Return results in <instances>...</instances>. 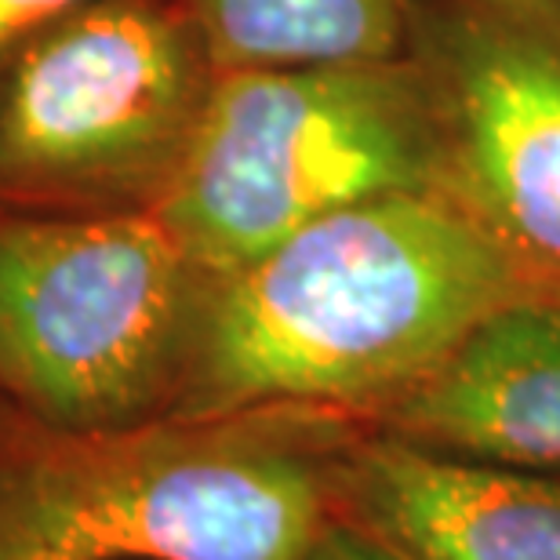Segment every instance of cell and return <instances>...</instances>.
<instances>
[{"label": "cell", "mask_w": 560, "mask_h": 560, "mask_svg": "<svg viewBox=\"0 0 560 560\" xmlns=\"http://www.w3.org/2000/svg\"><path fill=\"white\" fill-rule=\"evenodd\" d=\"M532 291L557 288L444 189L331 211L211 273L175 416L310 405L372 422Z\"/></svg>", "instance_id": "cell-1"}, {"label": "cell", "mask_w": 560, "mask_h": 560, "mask_svg": "<svg viewBox=\"0 0 560 560\" xmlns=\"http://www.w3.org/2000/svg\"><path fill=\"white\" fill-rule=\"evenodd\" d=\"M364 430L310 405L66 430L0 397V560H299Z\"/></svg>", "instance_id": "cell-2"}, {"label": "cell", "mask_w": 560, "mask_h": 560, "mask_svg": "<svg viewBox=\"0 0 560 560\" xmlns=\"http://www.w3.org/2000/svg\"><path fill=\"white\" fill-rule=\"evenodd\" d=\"M444 145L419 62L222 70L156 215L226 273L331 211L441 189Z\"/></svg>", "instance_id": "cell-3"}, {"label": "cell", "mask_w": 560, "mask_h": 560, "mask_svg": "<svg viewBox=\"0 0 560 560\" xmlns=\"http://www.w3.org/2000/svg\"><path fill=\"white\" fill-rule=\"evenodd\" d=\"M208 280L156 211H0V397L66 430L175 416Z\"/></svg>", "instance_id": "cell-4"}, {"label": "cell", "mask_w": 560, "mask_h": 560, "mask_svg": "<svg viewBox=\"0 0 560 560\" xmlns=\"http://www.w3.org/2000/svg\"><path fill=\"white\" fill-rule=\"evenodd\" d=\"M219 62L178 0H88L0 62V211H156Z\"/></svg>", "instance_id": "cell-5"}, {"label": "cell", "mask_w": 560, "mask_h": 560, "mask_svg": "<svg viewBox=\"0 0 560 560\" xmlns=\"http://www.w3.org/2000/svg\"><path fill=\"white\" fill-rule=\"evenodd\" d=\"M408 55L436 106L441 189L560 291V30L485 0H416Z\"/></svg>", "instance_id": "cell-6"}, {"label": "cell", "mask_w": 560, "mask_h": 560, "mask_svg": "<svg viewBox=\"0 0 560 560\" xmlns=\"http://www.w3.org/2000/svg\"><path fill=\"white\" fill-rule=\"evenodd\" d=\"M368 430L463 463L560 474V291L488 313Z\"/></svg>", "instance_id": "cell-7"}, {"label": "cell", "mask_w": 560, "mask_h": 560, "mask_svg": "<svg viewBox=\"0 0 560 560\" xmlns=\"http://www.w3.org/2000/svg\"><path fill=\"white\" fill-rule=\"evenodd\" d=\"M335 517L405 560H560V474L463 463L364 430Z\"/></svg>", "instance_id": "cell-8"}, {"label": "cell", "mask_w": 560, "mask_h": 560, "mask_svg": "<svg viewBox=\"0 0 560 560\" xmlns=\"http://www.w3.org/2000/svg\"><path fill=\"white\" fill-rule=\"evenodd\" d=\"M219 70L405 59L416 0H178Z\"/></svg>", "instance_id": "cell-9"}, {"label": "cell", "mask_w": 560, "mask_h": 560, "mask_svg": "<svg viewBox=\"0 0 560 560\" xmlns=\"http://www.w3.org/2000/svg\"><path fill=\"white\" fill-rule=\"evenodd\" d=\"M299 560H405L357 524L331 517Z\"/></svg>", "instance_id": "cell-10"}, {"label": "cell", "mask_w": 560, "mask_h": 560, "mask_svg": "<svg viewBox=\"0 0 560 560\" xmlns=\"http://www.w3.org/2000/svg\"><path fill=\"white\" fill-rule=\"evenodd\" d=\"M81 4H88V0H0V62L22 40H30L37 30Z\"/></svg>", "instance_id": "cell-11"}, {"label": "cell", "mask_w": 560, "mask_h": 560, "mask_svg": "<svg viewBox=\"0 0 560 560\" xmlns=\"http://www.w3.org/2000/svg\"><path fill=\"white\" fill-rule=\"evenodd\" d=\"M485 4L499 8V11H510V15L542 22V26L560 30V0H485Z\"/></svg>", "instance_id": "cell-12"}]
</instances>
